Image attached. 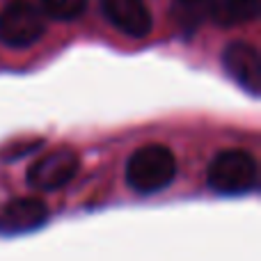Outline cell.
Returning a JSON list of instances; mask_svg holds the SVG:
<instances>
[{
  "label": "cell",
  "mask_w": 261,
  "mask_h": 261,
  "mask_svg": "<svg viewBox=\"0 0 261 261\" xmlns=\"http://www.w3.org/2000/svg\"><path fill=\"white\" fill-rule=\"evenodd\" d=\"M176 176V158L165 144H144L130 153L126 184L138 195H156Z\"/></svg>",
  "instance_id": "6da1fadb"
},
{
  "label": "cell",
  "mask_w": 261,
  "mask_h": 261,
  "mask_svg": "<svg viewBox=\"0 0 261 261\" xmlns=\"http://www.w3.org/2000/svg\"><path fill=\"white\" fill-rule=\"evenodd\" d=\"M206 181L218 195H248L259 186V163L250 151L227 149L211 161Z\"/></svg>",
  "instance_id": "7a4b0ae2"
},
{
  "label": "cell",
  "mask_w": 261,
  "mask_h": 261,
  "mask_svg": "<svg viewBox=\"0 0 261 261\" xmlns=\"http://www.w3.org/2000/svg\"><path fill=\"white\" fill-rule=\"evenodd\" d=\"M44 35V14L39 7L14 0L0 12V44L9 48H28Z\"/></svg>",
  "instance_id": "3957f363"
},
{
  "label": "cell",
  "mask_w": 261,
  "mask_h": 261,
  "mask_svg": "<svg viewBox=\"0 0 261 261\" xmlns=\"http://www.w3.org/2000/svg\"><path fill=\"white\" fill-rule=\"evenodd\" d=\"M78 165H81V161L71 149L50 151L46 156L37 158L28 167V186L35 190H44V193L60 190L76 176Z\"/></svg>",
  "instance_id": "277c9868"
},
{
  "label": "cell",
  "mask_w": 261,
  "mask_h": 261,
  "mask_svg": "<svg viewBox=\"0 0 261 261\" xmlns=\"http://www.w3.org/2000/svg\"><path fill=\"white\" fill-rule=\"evenodd\" d=\"M222 67L229 78L245 92L257 96L261 90V60L259 50L252 44L234 41L222 50Z\"/></svg>",
  "instance_id": "5b68a950"
},
{
  "label": "cell",
  "mask_w": 261,
  "mask_h": 261,
  "mask_svg": "<svg viewBox=\"0 0 261 261\" xmlns=\"http://www.w3.org/2000/svg\"><path fill=\"white\" fill-rule=\"evenodd\" d=\"M103 16L128 37H147L153 25L151 12L144 0H101Z\"/></svg>",
  "instance_id": "8992f818"
},
{
  "label": "cell",
  "mask_w": 261,
  "mask_h": 261,
  "mask_svg": "<svg viewBox=\"0 0 261 261\" xmlns=\"http://www.w3.org/2000/svg\"><path fill=\"white\" fill-rule=\"evenodd\" d=\"M48 218V208L37 197H16L5 206L0 216V231L5 234H23L41 227Z\"/></svg>",
  "instance_id": "52a82bcc"
},
{
  "label": "cell",
  "mask_w": 261,
  "mask_h": 261,
  "mask_svg": "<svg viewBox=\"0 0 261 261\" xmlns=\"http://www.w3.org/2000/svg\"><path fill=\"white\" fill-rule=\"evenodd\" d=\"M259 0H208V18L225 28L243 25L259 16Z\"/></svg>",
  "instance_id": "ba28073f"
},
{
  "label": "cell",
  "mask_w": 261,
  "mask_h": 261,
  "mask_svg": "<svg viewBox=\"0 0 261 261\" xmlns=\"http://www.w3.org/2000/svg\"><path fill=\"white\" fill-rule=\"evenodd\" d=\"M172 12H174V18L181 25V30L193 32L208 16V0H174Z\"/></svg>",
  "instance_id": "9c48e42d"
},
{
  "label": "cell",
  "mask_w": 261,
  "mask_h": 261,
  "mask_svg": "<svg viewBox=\"0 0 261 261\" xmlns=\"http://www.w3.org/2000/svg\"><path fill=\"white\" fill-rule=\"evenodd\" d=\"M87 9V0H39V12L55 21L81 18Z\"/></svg>",
  "instance_id": "30bf717a"
}]
</instances>
